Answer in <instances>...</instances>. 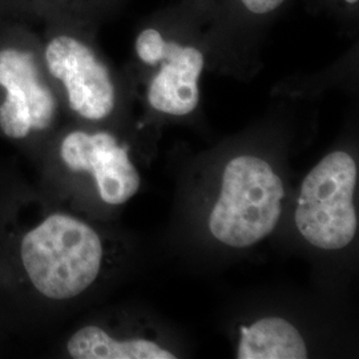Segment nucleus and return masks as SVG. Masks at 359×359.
<instances>
[{
    "label": "nucleus",
    "instance_id": "nucleus-1",
    "mask_svg": "<svg viewBox=\"0 0 359 359\" xmlns=\"http://www.w3.org/2000/svg\"><path fill=\"white\" fill-rule=\"evenodd\" d=\"M18 258L27 283L38 294L68 301L96 283L103 266V241L86 221L55 212L20 236Z\"/></svg>",
    "mask_w": 359,
    "mask_h": 359
},
{
    "label": "nucleus",
    "instance_id": "nucleus-2",
    "mask_svg": "<svg viewBox=\"0 0 359 359\" xmlns=\"http://www.w3.org/2000/svg\"><path fill=\"white\" fill-rule=\"evenodd\" d=\"M285 196L283 180L265 160L243 154L226 164L209 231L221 244L248 248L276 229Z\"/></svg>",
    "mask_w": 359,
    "mask_h": 359
},
{
    "label": "nucleus",
    "instance_id": "nucleus-3",
    "mask_svg": "<svg viewBox=\"0 0 359 359\" xmlns=\"http://www.w3.org/2000/svg\"><path fill=\"white\" fill-rule=\"evenodd\" d=\"M355 160L342 151L327 154L304 180L295 209V225L309 244L338 250L351 244L358 231L354 192Z\"/></svg>",
    "mask_w": 359,
    "mask_h": 359
},
{
    "label": "nucleus",
    "instance_id": "nucleus-4",
    "mask_svg": "<svg viewBox=\"0 0 359 359\" xmlns=\"http://www.w3.org/2000/svg\"><path fill=\"white\" fill-rule=\"evenodd\" d=\"M0 130L13 140H23L32 132L50 128L57 103L41 80L31 52L15 47L0 50Z\"/></svg>",
    "mask_w": 359,
    "mask_h": 359
},
{
    "label": "nucleus",
    "instance_id": "nucleus-5",
    "mask_svg": "<svg viewBox=\"0 0 359 359\" xmlns=\"http://www.w3.org/2000/svg\"><path fill=\"white\" fill-rule=\"evenodd\" d=\"M136 52L145 65L163 63L148 88V102L156 111L185 116L198 104V79L204 69L201 51L167 41L158 31L148 28L136 40Z\"/></svg>",
    "mask_w": 359,
    "mask_h": 359
},
{
    "label": "nucleus",
    "instance_id": "nucleus-6",
    "mask_svg": "<svg viewBox=\"0 0 359 359\" xmlns=\"http://www.w3.org/2000/svg\"><path fill=\"white\" fill-rule=\"evenodd\" d=\"M44 59L52 76L63 83L74 112L92 121L112 114L115 86L107 67L88 46L72 36L60 35L48 43Z\"/></svg>",
    "mask_w": 359,
    "mask_h": 359
},
{
    "label": "nucleus",
    "instance_id": "nucleus-7",
    "mask_svg": "<svg viewBox=\"0 0 359 359\" xmlns=\"http://www.w3.org/2000/svg\"><path fill=\"white\" fill-rule=\"evenodd\" d=\"M60 158L69 170L90 175L108 205H123L140 189L142 179L127 147L108 132L68 133L60 144Z\"/></svg>",
    "mask_w": 359,
    "mask_h": 359
},
{
    "label": "nucleus",
    "instance_id": "nucleus-8",
    "mask_svg": "<svg viewBox=\"0 0 359 359\" xmlns=\"http://www.w3.org/2000/svg\"><path fill=\"white\" fill-rule=\"evenodd\" d=\"M67 353L75 359H175L176 355L145 338H116L96 325L72 334Z\"/></svg>",
    "mask_w": 359,
    "mask_h": 359
},
{
    "label": "nucleus",
    "instance_id": "nucleus-9",
    "mask_svg": "<svg viewBox=\"0 0 359 359\" xmlns=\"http://www.w3.org/2000/svg\"><path fill=\"white\" fill-rule=\"evenodd\" d=\"M308 347L294 325L280 317H268L241 327L238 359H305Z\"/></svg>",
    "mask_w": 359,
    "mask_h": 359
},
{
    "label": "nucleus",
    "instance_id": "nucleus-10",
    "mask_svg": "<svg viewBox=\"0 0 359 359\" xmlns=\"http://www.w3.org/2000/svg\"><path fill=\"white\" fill-rule=\"evenodd\" d=\"M241 1L250 13L264 15L278 8L285 0H241Z\"/></svg>",
    "mask_w": 359,
    "mask_h": 359
},
{
    "label": "nucleus",
    "instance_id": "nucleus-11",
    "mask_svg": "<svg viewBox=\"0 0 359 359\" xmlns=\"http://www.w3.org/2000/svg\"><path fill=\"white\" fill-rule=\"evenodd\" d=\"M347 3H350V4H354V3H357L358 0H346Z\"/></svg>",
    "mask_w": 359,
    "mask_h": 359
}]
</instances>
